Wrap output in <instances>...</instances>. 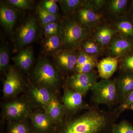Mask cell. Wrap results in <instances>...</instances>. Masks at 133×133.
Returning <instances> with one entry per match:
<instances>
[{
  "label": "cell",
  "instance_id": "cell-27",
  "mask_svg": "<svg viewBox=\"0 0 133 133\" xmlns=\"http://www.w3.org/2000/svg\"><path fill=\"white\" fill-rule=\"evenodd\" d=\"M7 133H30L31 131L28 124L23 121H14L10 124Z\"/></svg>",
  "mask_w": 133,
  "mask_h": 133
},
{
  "label": "cell",
  "instance_id": "cell-25",
  "mask_svg": "<svg viewBox=\"0 0 133 133\" xmlns=\"http://www.w3.org/2000/svg\"><path fill=\"white\" fill-rule=\"evenodd\" d=\"M84 1L83 0H62L58 1V2L64 13L66 15L71 16Z\"/></svg>",
  "mask_w": 133,
  "mask_h": 133
},
{
  "label": "cell",
  "instance_id": "cell-1",
  "mask_svg": "<svg viewBox=\"0 0 133 133\" xmlns=\"http://www.w3.org/2000/svg\"><path fill=\"white\" fill-rule=\"evenodd\" d=\"M120 114L117 109L104 111L92 107L82 114L65 122L56 133H104L112 129Z\"/></svg>",
  "mask_w": 133,
  "mask_h": 133
},
{
  "label": "cell",
  "instance_id": "cell-5",
  "mask_svg": "<svg viewBox=\"0 0 133 133\" xmlns=\"http://www.w3.org/2000/svg\"><path fill=\"white\" fill-rule=\"evenodd\" d=\"M104 14V10L96 8L91 0H88L85 1L73 16L89 31L102 24Z\"/></svg>",
  "mask_w": 133,
  "mask_h": 133
},
{
  "label": "cell",
  "instance_id": "cell-19",
  "mask_svg": "<svg viewBox=\"0 0 133 133\" xmlns=\"http://www.w3.org/2000/svg\"><path fill=\"white\" fill-rule=\"evenodd\" d=\"M44 108V112L54 123L62 122L65 109L63 105L54 95L50 101Z\"/></svg>",
  "mask_w": 133,
  "mask_h": 133
},
{
  "label": "cell",
  "instance_id": "cell-18",
  "mask_svg": "<svg viewBox=\"0 0 133 133\" xmlns=\"http://www.w3.org/2000/svg\"><path fill=\"white\" fill-rule=\"evenodd\" d=\"M119 59L107 57L98 63V74L102 79H109L116 71L118 65Z\"/></svg>",
  "mask_w": 133,
  "mask_h": 133
},
{
  "label": "cell",
  "instance_id": "cell-24",
  "mask_svg": "<svg viewBox=\"0 0 133 133\" xmlns=\"http://www.w3.org/2000/svg\"><path fill=\"white\" fill-rule=\"evenodd\" d=\"M80 47L83 52L93 56L101 55L104 51L105 49L99 45L92 38H86Z\"/></svg>",
  "mask_w": 133,
  "mask_h": 133
},
{
  "label": "cell",
  "instance_id": "cell-16",
  "mask_svg": "<svg viewBox=\"0 0 133 133\" xmlns=\"http://www.w3.org/2000/svg\"><path fill=\"white\" fill-rule=\"evenodd\" d=\"M118 33L112 26L102 24L95 29L92 38L101 47L105 49L113 37Z\"/></svg>",
  "mask_w": 133,
  "mask_h": 133
},
{
  "label": "cell",
  "instance_id": "cell-6",
  "mask_svg": "<svg viewBox=\"0 0 133 133\" xmlns=\"http://www.w3.org/2000/svg\"><path fill=\"white\" fill-rule=\"evenodd\" d=\"M99 77L98 74L94 71L88 73H75L68 79V87L84 96L97 82Z\"/></svg>",
  "mask_w": 133,
  "mask_h": 133
},
{
  "label": "cell",
  "instance_id": "cell-9",
  "mask_svg": "<svg viewBox=\"0 0 133 133\" xmlns=\"http://www.w3.org/2000/svg\"><path fill=\"white\" fill-rule=\"evenodd\" d=\"M37 25L35 19L29 17L19 27L16 33V43L19 48L31 43L35 40L37 32Z\"/></svg>",
  "mask_w": 133,
  "mask_h": 133
},
{
  "label": "cell",
  "instance_id": "cell-17",
  "mask_svg": "<svg viewBox=\"0 0 133 133\" xmlns=\"http://www.w3.org/2000/svg\"><path fill=\"white\" fill-rule=\"evenodd\" d=\"M112 26L124 38L133 41V19L128 15L114 19Z\"/></svg>",
  "mask_w": 133,
  "mask_h": 133
},
{
  "label": "cell",
  "instance_id": "cell-28",
  "mask_svg": "<svg viewBox=\"0 0 133 133\" xmlns=\"http://www.w3.org/2000/svg\"><path fill=\"white\" fill-rule=\"evenodd\" d=\"M118 65L121 71L133 72V50L119 60Z\"/></svg>",
  "mask_w": 133,
  "mask_h": 133
},
{
  "label": "cell",
  "instance_id": "cell-14",
  "mask_svg": "<svg viewBox=\"0 0 133 133\" xmlns=\"http://www.w3.org/2000/svg\"><path fill=\"white\" fill-rule=\"evenodd\" d=\"M118 92L119 103L123 102L129 94L133 90V72L121 71L116 80Z\"/></svg>",
  "mask_w": 133,
  "mask_h": 133
},
{
  "label": "cell",
  "instance_id": "cell-32",
  "mask_svg": "<svg viewBox=\"0 0 133 133\" xmlns=\"http://www.w3.org/2000/svg\"><path fill=\"white\" fill-rule=\"evenodd\" d=\"M133 104V90L127 95L123 102L120 104L117 108L119 112L121 113L126 109H129L130 107Z\"/></svg>",
  "mask_w": 133,
  "mask_h": 133
},
{
  "label": "cell",
  "instance_id": "cell-34",
  "mask_svg": "<svg viewBox=\"0 0 133 133\" xmlns=\"http://www.w3.org/2000/svg\"><path fill=\"white\" fill-rule=\"evenodd\" d=\"M56 1H57L46 0L42 2V6L50 13L54 15H56L57 12L58 6Z\"/></svg>",
  "mask_w": 133,
  "mask_h": 133
},
{
  "label": "cell",
  "instance_id": "cell-8",
  "mask_svg": "<svg viewBox=\"0 0 133 133\" xmlns=\"http://www.w3.org/2000/svg\"><path fill=\"white\" fill-rule=\"evenodd\" d=\"M133 50V41L124 38L119 33L113 37L106 47L108 57L119 59Z\"/></svg>",
  "mask_w": 133,
  "mask_h": 133
},
{
  "label": "cell",
  "instance_id": "cell-33",
  "mask_svg": "<svg viewBox=\"0 0 133 133\" xmlns=\"http://www.w3.org/2000/svg\"><path fill=\"white\" fill-rule=\"evenodd\" d=\"M7 2L12 6L22 9H28L31 5V1L28 0H9Z\"/></svg>",
  "mask_w": 133,
  "mask_h": 133
},
{
  "label": "cell",
  "instance_id": "cell-13",
  "mask_svg": "<svg viewBox=\"0 0 133 133\" xmlns=\"http://www.w3.org/2000/svg\"><path fill=\"white\" fill-rule=\"evenodd\" d=\"M132 2L129 0L107 1L104 12L114 19L125 16L128 15Z\"/></svg>",
  "mask_w": 133,
  "mask_h": 133
},
{
  "label": "cell",
  "instance_id": "cell-15",
  "mask_svg": "<svg viewBox=\"0 0 133 133\" xmlns=\"http://www.w3.org/2000/svg\"><path fill=\"white\" fill-rule=\"evenodd\" d=\"M29 117L36 133H51L53 128V121L45 112H36Z\"/></svg>",
  "mask_w": 133,
  "mask_h": 133
},
{
  "label": "cell",
  "instance_id": "cell-29",
  "mask_svg": "<svg viewBox=\"0 0 133 133\" xmlns=\"http://www.w3.org/2000/svg\"><path fill=\"white\" fill-rule=\"evenodd\" d=\"M9 62V50L7 46L2 45L0 48V70L5 71L8 69Z\"/></svg>",
  "mask_w": 133,
  "mask_h": 133
},
{
  "label": "cell",
  "instance_id": "cell-10",
  "mask_svg": "<svg viewBox=\"0 0 133 133\" xmlns=\"http://www.w3.org/2000/svg\"><path fill=\"white\" fill-rule=\"evenodd\" d=\"M83 97L79 93L71 90L69 87L66 88L62 99L65 111L72 113L89 108L90 107L83 100Z\"/></svg>",
  "mask_w": 133,
  "mask_h": 133
},
{
  "label": "cell",
  "instance_id": "cell-3",
  "mask_svg": "<svg viewBox=\"0 0 133 133\" xmlns=\"http://www.w3.org/2000/svg\"><path fill=\"white\" fill-rule=\"evenodd\" d=\"M92 100L96 105H106L112 108L119 103L116 80L102 79L92 87Z\"/></svg>",
  "mask_w": 133,
  "mask_h": 133
},
{
  "label": "cell",
  "instance_id": "cell-37",
  "mask_svg": "<svg viewBox=\"0 0 133 133\" xmlns=\"http://www.w3.org/2000/svg\"><path fill=\"white\" fill-rule=\"evenodd\" d=\"M30 133H35V132H31Z\"/></svg>",
  "mask_w": 133,
  "mask_h": 133
},
{
  "label": "cell",
  "instance_id": "cell-31",
  "mask_svg": "<svg viewBox=\"0 0 133 133\" xmlns=\"http://www.w3.org/2000/svg\"><path fill=\"white\" fill-rule=\"evenodd\" d=\"M43 27L44 31L46 36L60 35V23L55 21Z\"/></svg>",
  "mask_w": 133,
  "mask_h": 133
},
{
  "label": "cell",
  "instance_id": "cell-20",
  "mask_svg": "<svg viewBox=\"0 0 133 133\" xmlns=\"http://www.w3.org/2000/svg\"><path fill=\"white\" fill-rule=\"evenodd\" d=\"M17 12L12 8L3 3L0 6V21L6 31L11 32L17 19Z\"/></svg>",
  "mask_w": 133,
  "mask_h": 133
},
{
  "label": "cell",
  "instance_id": "cell-7",
  "mask_svg": "<svg viewBox=\"0 0 133 133\" xmlns=\"http://www.w3.org/2000/svg\"><path fill=\"white\" fill-rule=\"evenodd\" d=\"M30 110L28 102L23 100L19 99L6 104L3 113L8 119L14 121H23L30 115Z\"/></svg>",
  "mask_w": 133,
  "mask_h": 133
},
{
  "label": "cell",
  "instance_id": "cell-36",
  "mask_svg": "<svg viewBox=\"0 0 133 133\" xmlns=\"http://www.w3.org/2000/svg\"><path fill=\"white\" fill-rule=\"evenodd\" d=\"M129 109H131L132 110H133V104L130 107V108Z\"/></svg>",
  "mask_w": 133,
  "mask_h": 133
},
{
  "label": "cell",
  "instance_id": "cell-23",
  "mask_svg": "<svg viewBox=\"0 0 133 133\" xmlns=\"http://www.w3.org/2000/svg\"><path fill=\"white\" fill-rule=\"evenodd\" d=\"M43 47L45 53L55 55L62 50V42L60 36H46L43 43Z\"/></svg>",
  "mask_w": 133,
  "mask_h": 133
},
{
  "label": "cell",
  "instance_id": "cell-21",
  "mask_svg": "<svg viewBox=\"0 0 133 133\" xmlns=\"http://www.w3.org/2000/svg\"><path fill=\"white\" fill-rule=\"evenodd\" d=\"M12 58L16 66L24 71H28L33 64V49L31 47H26Z\"/></svg>",
  "mask_w": 133,
  "mask_h": 133
},
{
  "label": "cell",
  "instance_id": "cell-2",
  "mask_svg": "<svg viewBox=\"0 0 133 133\" xmlns=\"http://www.w3.org/2000/svg\"><path fill=\"white\" fill-rule=\"evenodd\" d=\"M60 23L62 50L76 51L88 38L89 31L73 16L66 17Z\"/></svg>",
  "mask_w": 133,
  "mask_h": 133
},
{
  "label": "cell",
  "instance_id": "cell-22",
  "mask_svg": "<svg viewBox=\"0 0 133 133\" xmlns=\"http://www.w3.org/2000/svg\"><path fill=\"white\" fill-rule=\"evenodd\" d=\"M30 91L34 99L43 107L50 101L53 95L49 89L41 86H31Z\"/></svg>",
  "mask_w": 133,
  "mask_h": 133
},
{
  "label": "cell",
  "instance_id": "cell-26",
  "mask_svg": "<svg viewBox=\"0 0 133 133\" xmlns=\"http://www.w3.org/2000/svg\"><path fill=\"white\" fill-rule=\"evenodd\" d=\"M38 17L41 23L43 26H45L49 23L56 21L57 15L50 13L42 5H38L37 7Z\"/></svg>",
  "mask_w": 133,
  "mask_h": 133
},
{
  "label": "cell",
  "instance_id": "cell-12",
  "mask_svg": "<svg viewBox=\"0 0 133 133\" xmlns=\"http://www.w3.org/2000/svg\"><path fill=\"white\" fill-rule=\"evenodd\" d=\"M54 56L55 62L63 71L70 72L75 70L78 56L75 51L62 50Z\"/></svg>",
  "mask_w": 133,
  "mask_h": 133
},
{
  "label": "cell",
  "instance_id": "cell-35",
  "mask_svg": "<svg viewBox=\"0 0 133 133\" xmlns=\"http://www.w3.org/2000/svg\"><path fill=\"white\" fill-rule=\"evenodd\" d=\"M128 15L133 19V0L131 3V7L129 12Z\"/></svg>",
  "mask_w": 133,
  "mask_h": 133
},
{
  "label": "cell",
  "instance_id": "cell-30",
  "mask_svg": "<svg viewBox=\"0 0 133 133\" xmlns=\"http://www.w3.org/2000/svg\"><path fill=\"white\" fill-rule=\"evenodd\" d=\"M111 132L112 133H133V127L128 122L122 121L118 124H113Z\"/></svg>",
  "mask_w": 133,
  "mask_h": 133
},
{
  "label": "cell",
  "instance_id": "cell-4",
  "mask_svg": "<svg viewBox=\"0 0 133 133\" xmlns=\"http://www.w3.org/2000/svg\"><path fill=\"white\" fill-rule=\"evenodd\" d=\"M33 73V78L38 85L49 90L55 89L60 83L61 77L58 69L47 58L38 61Z\"/></svg>",
  "mask_w": 133,
  "mask_h": 133
},
{
  "label": "cell",
  "instance_id": "cell-11",
  "mask_svg": "<svg viewBox=\"0 0 133 133\" xmlns=\"http://www.w3.org/2000/svg\"><path fill=\"white\" fill-rule=\"evenodd\" d=\"M23 83L20 74L14 69H10L3 84V93L6 97L16 95L22 90Z\"/></svg>",
  "mask_w": 133,
  "mask_h": 133
}]
</instances>
